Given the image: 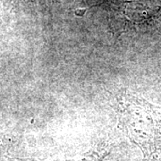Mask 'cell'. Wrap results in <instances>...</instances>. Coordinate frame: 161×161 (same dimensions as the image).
<instances>
[{
    "label": "cell",
    "instance_id": "cell-1",
    "mask_svg": "<svg viewBox=\"0 0 161 161\" xmlns=\"http://www.w3.org/2000/svg\"><path fill=\"white\" fill-rule=\"evenodd\" d=\"M119 124L149 161L161 156V112L145 98L125 93L118 98Z\"/></svg>",
    "mask_w": 161,
    "mask_h": 161
},
{
    "label": "cell",
    "instance_id": "cell-2",
    "mask_svg": "<svg viewBox=\"0 0 161 161\" xmlns=\"http://www.w3.org/2000/svg\"><path fill=\"white\" fill-rule=\"evenodd\" d=\"M109 153V149L99 148L97 150H89L88 152L80 155L78 158H68V159H55V160L51 161H104L106 157Z\"/></svg>",
    "mask_w": 161,
    "mask_h": 161
}]
</instances>
